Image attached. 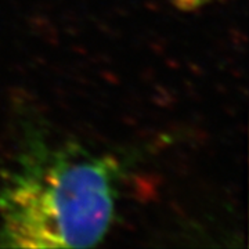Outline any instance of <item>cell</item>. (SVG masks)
Wrapping results in <instances>:
<instances>
[{
    "label": "cell",
    "mask_w": 249,
    "mask_h": 249,
    "mask_svg": "<svg viewBox=\"0 0 249 249\" xmlns=\"http://www.w3.org/2000/svg\"><path fill=\"white\" fill-rule=\"evenodd\" d=\"M118 163L68 142L39 144L4 175L0 244L21 248H83L103 240L114 220Z\"/></svg>",
    "instance_id": "6da1fadb"
},
{
    "label": "cell",
    "mask_w": 249,
    "mask_h": 249,
    "mask_svg": "<svg viewBox=\"0 0 249 249\" xmlns=\"http://www.w3.org/2000/svg\"><path fill=\"white\" fill-rule=\"evenodd\" d=\"M208 1L209 0H173L175 6L180 10H184V11H190V10L196 9L199 6H204Z\"/></svg>",
    "instance_id": "7a4b0ae2"
}]
</instances>
